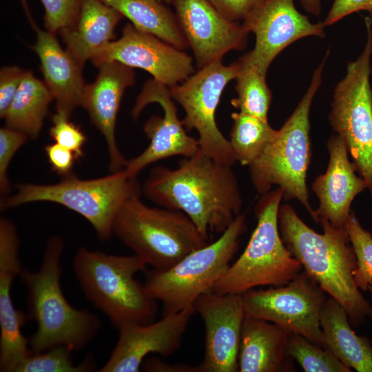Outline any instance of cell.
<instances>
[{"label": "cell", "instance_id": "cell-2", "mask_svg": "<svg viewBox=\"0 0 372 372\" xmlns=\"http://www.w3.org/2000/svg\"><path fill=\"white\" fill-rule=\"evenodd\" d=\"M278 222L285 245L303 270L342 305L351 325L363 324L372 307L355 284L356 258L344 227L320 220L323 234H318L287 204L280 206Z\"/></svg>", "mask_w": 372, "mask_h": 372}, {"label": "cell", "instance_id": "cell-16", "mask_svg": "<svg viewBox=\"0 0 372 372\" xmlns=\"http://www.w3.org/2000/svg\"><path fill=\"white\" fill-rule=\"evenodd\" d=\"M193 307L205 328L200 372L238 371V351L245 311L241 294L208 291Z\"/></svg>", "mask_w": 372, "mask_h": 372}, {"label": "cell", "instance_id": "cell-3", "mask_svg": "<svg viewBox=\"0 0 372 372\" xmlns=\"http://www.w3.org/2000/svg\"><path fill=\"white\" fill-rule=\"evenodd\" d=\"M63 249L60 236L50 237L39 269H22L19 276L27 290L28 316L37 324L36 331L28 338L33 353L58 345L81 350L101 328L96 316L73 307L63 294L61 286Z\"/></svg>", "mask_w": 372, "mask_h": 372}, {"label": "cell", "instance_id": "cell-20", "mask_svg": "<svg viewBox=\"0 0 372 372\" xmlns=\"http://www.w3.org/2000/svg\"><path fill=\"white\" fill-rule=\"evenodd\" d=\"M99 68L96 80L85 87L81 106L105 138L112 173L122 170L127 163L116 144L115 125L123 94L134 83L135 74L132 68L115 61Z\"/></svg>", "mask_w": 372, "mask_h": 372}, {"label": "cell", "instance_id": "cell-24", "mask_svg": "<svg viewBox=\"0 0 372 372\" xmlns=\"http://www.w3.org/2000/svg\"><path fill=\"white\" fill-rule=\"evenodd\" d=\"M123 15L101 0H81L76 21L59 31L66 50L83 68L84 63L114 37Z\"/></svg>", "mask_w": 372, "mask_h": 372}, {"label": "cell", "instance_id": "cell-28", "mask_svg": "<svg viewBox=\"0 0 372 372\" xmlns=\"http://www.w3.org/2000/svg\"><path fill=\"white\" fill-rule=\"evenodd\" d=\"M231 118L230 145L236 162L249 167L265 151L277 130L270 126L267 119L240 112H233Z\"/></svg>", "mask_w": 372, "mask_h": 372}, {"label": "cell", "instance_id": "cell-12", "mask_svg": "<svg viewBox=\"0 0 372 372\" xmlns=\"http://www.w3.org/2000/svg\"><path fill=\"white\" fill-rule=\"evenodd\" d=\"M247 314L275 323L325 347L320 316L327 293L302 270L287 284L241 293Z\"/></svg>", "mask_w": 372, "mask_h": 372}, {"label": "cell", "instance_id": "cell-5", "mask_svg": "<svg viewBox=\"0 0 372 372\" xmlns=\"http://www.w3.org/2000/svg\"><path fill=\"white\" fill-rule=\"evenodd\" d=\"M329 52L313 72L311 83L295 110L262 154L249 166L256 192L262 195L273 185L280 187L284 199L298 200L316 221L309 200L306 184L310 163L309 112L322 83V73Z\"/></svg>", "mask_w": 372, "mask_h": 372}, {"label": "cell", "instance_id": "cell-27", "mask_svg": "<svg viewBox=\"0 0 372 372\" xmlns=\"http://www.w3.org/2000/svg\"><path fill=\"white\" fill-rule=\"evenodd\" d=\"M53 99L45 83L35 78L31 71H25L19 89L3 117L6 127L36 138L41 130L48 106Z\"/></svg>", "mask_w": 372, "mask_h": 372}, {"label": "cell", "instance_id": "cell-1", "mask_svg": "<svg viewBox=\"0 0 372 372\" xmlns=\"http://www.w3.org/2000/svg\"><path fill=\"white\" fill-rule=\"evenodd\" d=\"M142 192L160 207L180 211L209 241L240 214L242 198L232 167L203 152L183 157L174 169L154 167Z\"/></svg>", "mask_w": 372, "mask_h": 372}, {"label": "cell", "instance_id": "cell-33", "mask_svg": "<svg viewBox=\"0 0 372 372\" xmlns=\"http://www.w3.org/2000/svg\"><path fill=\"white\" fill-rule=\"evenodd\" d=\"M52 122L50 134L54 141L71 150L76 159L83 157L86 136L79 127L70 122L69 116L59 112L52 116Z\"/></svg>", "mask_w": 372, "mask_h": 372}, {"label": "cell", "instance_id": "cell-10", "mask_svg": "<svg viewBox=\"0 0 372 372\" xmlns=\"http://www.w3.org/2000/svg\"><path fill=\"white\" fill-rule=\"evenodd\" d=\"M366 41L358 57L349 62L344 77L337 84L330 124L340 136L372 198V22L364 18Z\"/></svg>", "mask_w": 372, "mask_h": 372}, {"label": "cell", "instance_id": "cell-38", "mask_svg": "<svg viewBox=\"0 0 372 372\" xmlns=\"http://www.w3.org/2000/svg\"><path fill=\"white\" fill-rule=\"evenodd\" d=\"M359 11H366L372 22V0H333L323 21L325 26L331 25L344 17Z\"/></svg>", "mask_w": 372, "mask_h": 372}, {"label": "cell", "instance_id": "cell-32", "mask_svg": "<svg viewBox=\"0 0 372 372\" xmlns=\"http://www.w3.org/2000/svg\"><path fill=\"white\" fill-rule=\"evenodd\" d=\"M344 227L356 258L355 284L359 289L366 291L372 287V234L362 226L353 211Z\"/></svg>", "mask_w": 372, "mask_h": 372}, {"label": "cell", "instance_id": "cell-43", "mask_svg": "<svg viewBox=\"0 0 372 372\" xmlns=\"http://www.w3.org/2000/svg\"><path fill=\"white\" fill-rule=\"evenodd\" d=\"M158 1L163 3V2H165V3H172V0H158Z\"/></svg>", "mask_w": 372, "mask_h": 372}, {"label": "cell", "instance_id": "cell-18", "mask_svg": "<svg viewBox=\"0 0 372 372\" xmlns=\"http://www.w3.org/2000/svg\"><path fill=\"white\" fill-rule=\"evenodd\" d=\"M193 305L163 315L147 324H130L118 328V338L108 360L100 372H138L146 356L158 353L163 357L180 346L192 315Z\"/></svg>", "mask_w": 372, "mask_h": 372}, {"label": "cell", "instance_id": "cell-36", "mask_svg": "<svg viewBox=\"0 0 372 372\" xmlns=\"http://www.w3.org/2000/svg\"><path fill=\"white\" fill-rule=\"evenodd\" d=\"M25 71L17 66H6L0 71V116L3 118L16 94Z\"/></svg>", "mask_w": 372, "mask_h": 372}, {"label": "cell", "instance_id": "cell-15", "mask_svg": "<svg viewBox=\"0 0 372 372\" xmlns=\"http://www.w3.org/2000/svg\"><path fill=\"white\" fill-rule=\"evenodd\" d=\"M149 103L158 104L163 116H153L144 125L150 143L139 155L127 160L123 169L132 178H136L144 168L154 163L174 156L188 157L199 149L198 138L188 135L178 119L168 87L154 79L147 81L136 100L131 112L132 117L136 119Z\"/></svg>", "mask_w": 372, "mask_h": 372}, {"label": "cell", "instance_id": "cell-29", "mask_svg": "<svg viewBox=\"0 0 372 372\" xmlns=\"http://www.w3.org/2000/svg\"><path fill=\"white\" fill-rule=\"evenodd\" d=\"M265 76L254 68H241L236 79L237 98L231 101V105L240 112L267 119L272 94Z\"/></svg>", "mask_w": 372, "mask_h": 372}, {"label": "cell", "instance_id": "cell-21", "mask_svg": "<svg viewBox=\"0 0 372 372\" xmlns=\"http://www.w3.org/2000/svg\"><path fill=\"white\" fill-rule=\"evenodd\" d=\"M329 161L324 174L319 175L311 188L319 200L315 211L316 222L326 220L336 227H344L351 214L355 197L367 189L365 180L358 174L349 160L343 138L338 135L327 142Z\"/></svg>", "mask_w": 372, "mask_h": 372}, {"label": "cell", "instance_id": "cell-25", "mask_svg": "<svg viewBox=\"0 0 372 372\" xmlns=\"http://www.w3.org/2000/svg\"><path fill=\"white\" fill-rule=\"evenodd\" d=\"M320 327L325 348L340 362L358 372H372V342L355 334L344 309L330 296L321 312Z\"/></svg>", "mask_w": 372, "mask_h": 372}, {"label": "cell", "instance_id": "cell-6", "mask_svg": "<svg viewBox=\"0 0 372 372\" xmlns=\"http://www.w3.org/2000/svg\"><path fill=\"white\" fill-rule=\"evenodd\" d=\"M140 196L130 198L121 207L113 235L147 265L168 269L209 243L185 214L148 206Z\"/></svg>", "mask_w": 372, "mask_h": 372}, {"label": "cell", "instance_id": "cell-37", "mask_svg": "<svg viewBox=\"0 0 372 372\" xmlns=\"http://www.w3.org/2000/svg\"><path fill=\"white\" fill-rule=\"evenodd\" d=\"M217 10L232 22L243 21L264 0H209Z\"/></svg>", "mask_w": 372, "mask_h": 372}, {"label": "cell", "instance_id": "cell-30", "mask_svg": "<svg viewBox=\"0 0 372 372\" xmlns=\"http://www.w3.org/2000/svg\"><path fill=\"white\" fill-rule=\"evenodd\" d=\"M287 353L305 372L351 371L328 349L298 333H290Z\"/></svg>", "mask_w": 372, "mask_h": 372}, {"label": "cell", "instance_id": "cell-17", "mask_svg": "<svg viewBox=\"0 0 372 372\" xmlns=\"http://www.w3.org/2000/svg\"><path fill=\"white\" fill-rule=\"evenodd\" d=\"M176 16L194 55L203 68L234 50L245 48L249 31L225 18L209 0H172Z\"/></svg>", "mask_w": 372, "mask_h": 372}, {"label": "cell", "instance_id": "cell-39", "mask_svg": "<svg viewBox=\"0 0 372 372\" xmlns=\"http://www.w3.org/2000/svg\"><path fill=\"white\" fill-rule=\"evenodd\" d=\"M45 152L54 172L63 177L72 174L76 157L71 150L55 143L47 145Z\"/></svg>", "mask_w": 372, "mask_h": 372}, {"label": "cell", "instance_id": "cell-23", "mask_svg": "<svg viewBox=\"0 0 372 372\" xmlns=\"http://www.w3.org/2000/svg\"><path fill=\"white\" fill-rule=\"evenodd\" d=\"M291 333L275 323L246 313L238 351V371H296L293 360L287 353Z\"/></svg>", "mask_w": 372, "mask_h": 372}, {"label": "cell", "instance_id": "cell-19", "mask_svg": "<svg viewBox=\"0 0 372 372\" xmlns=\"http://www.w3.org/2000/svg\"><path fill=\"white\" fill-rule=\"evenodd\" d=\"M19 239L14 223L0 218V371L14 372L32 351L22 333L25 314L12 300L11 287L22 271L19 256Z\"/></svg>", "mask_w": 372, "mask_h": 372}, {"label": "cell", "instance_id": "cell-34", "mask_svg": "<svg viewBox=\"0 0 372 372\" xmlns=\"http://www.w3.org/2000/svg\"><path fill=\"white\" fill-rule=\"evenodd\" d=\"M45 8V25L52 33L71 26L77 19L81 0H41Z\"/></svg>", "mask_w": 372, "mask_h": 372}, {"label": "cell", "instance_id": "cell-22", "mask_svg": "<svg viewBox=\"0 0 372 372\" xmlns=\"http://www.w3.org/2000/svg\"><path fill=\"white\" fill-rule=\"evenodd\" d=\"M29 19L37 32L32 49L40 59L44 83L56 101V112L70 117L74 109L81 104L85 87L82 67L62 49L54 33L41 30Z\"/></svg>", "mask_w": 372, "mask_h": 372}, {"label": "cell", "instance_id": "cell-7", "mask_svg": "<svg viewBox=\"0 0 372 372\" xmlns=\"http://www.w3.org/2000/svg\"><path fill=\"white\" fill-rule=\"evenodd\" d=\"M141 193L136 178L129 177L123 169L88 180L71 174L56 184L17 185L14 194L1 197L0 207L4 210L39 201L57 203L82 216L98 238L107 240L113 235V225L121 207Z\"/></svg>", "mask_w": 372, "mask_h": 372}, {"label": "cell", "instance_id": "cell-31", "mask_svg": "<svg viewBox=\"0 0 372 372\" xmlns=\"http://www.w3.org/2000/svg\"><path fill=\"white\" fill-rule=\"evenodd\" d=\"M71 349L58 345L45 351L32 353L22 360L14 372H87L95 369L91 358L74 364Z\"/></svg>", "mask_w": 372, "mask_h": 372}, {"label": "cell", "instance_id": "cell-35", "mask_svg": "<svg viewBox=\"0 0 372 372\" xmlns=\"http://www.w3.org/2000/svg\"><path fill=\"white\" fill-rule=\"evenodd\" d=\"M28 138L25 133L6 126L0 129V192L3 197L10 190L8 175L10 162Z\"/></svg>", "mask_w": 372, "mask_h": 372}, {"label": "cell", "instance_id": "cell-4", "mask_svg": "<svg viewBox=\"0 0 372 372\" xmlns=\"http://www.w3.org/2000/svg\"><path fill=\"white\" fill-rule=\"evenodd\" d=\"M146 264L135 254L117 256L80 247L73 269L85 298L117 329L154 321L156 300L135 275Z\"/></svg>", "mask_w": 372, "mask_h": 372}, {"label": "cell", "instance_id": "cell-41", "mask_svg": "<svg viewBox=\"0 0 372 372\" xmlns=\"http://www.w3.org/2000/svg\"><path fill=\"white\" fill-rule=\"evenodd\" d=\"M303 9L309 14L318 16L322 9L321 0H300Z\"/></svg>", "mask_w": 372, "mask_h": 372}, {"label": "cell", "instance_id": "cell-9", "mask_svg": "<svg viewBox=\"0 0 372 372\" xmlns=\"http://www.w3.org/2000/svg\"><path fill=\"white\" fill-rule=\"evenodd\" d=\"M247 229L246 215L240 214L216 240L191 252L168 269L147 271L145 287L163 304V315L193 305L200 296L211 291L229 267Z\"/></svg>", "mask_w": 372, "mask_h": 372}, {"label": "cell", "instance_id": "cell-13", "mask_svg": "<svg viewBox=\"0 0 372 372\" xmlns=\"http://www.w3.org/2000/svg\"><path fill=\"white\" fill-rule=\"evenodd\" d=\"M256 37L254 49L238 62L266 75L271 62L285 48L302 38L324 37L323 21L311 23L296 8L294 0H264L243 21Z\"/></svg>", "mask_w": 372, "mask_h": 372}, {"label": "cell", "instance_id": "cell-8", "mask_svg": "<svg viewBox=\"0 0 372 372\" xmlns=\"http://www.w3.org/2000/svg\"><path fill=\"white\" fill-rule=\"evenodd\" d=\"M282 198L279 187L262 195L255 210L257 225L247 247L210 291L241 294L259 286H282L303 270L280 237L278 216Z\"/></svg>", "mask_w": 372, "mask_h": 372}, {"label": "cell", "instance_id": "cell-14", "mask_svg": "<svg viewBox=\"0 0 372 372\" xmlns=\"http://www.w3.org/2000/svg\"><path fill=\"white\" fill-rule=\"evenodd\" d=\"M90 60L97 67L115 61L132 68L143 69L169 88L194 73L190 56L132 23L123 28L119 39L104 45Z\"/></svg>", "mask_w": 372, "mask_h": 372}, {"label": "cell", "instance_id": "cell-40", "mask_svg": "<svg viewBox=\"0 0 372 372\" xmlns=\"http://www.w3.org/2000/svg\"><path fill=\"white\" fill-rule=\"evenodd\" d=\"M142 368L145 371L153 372H200L199 365L187 364H167L157 358L145 360Z\"/></svg>", "mask_w": 372, "mask_h": 372}, {"label": "cell", "instance_id": "cell-26", "mask_svg": "<svg viewBox=\"0 0 372 372\" xmlns=\"http://www.w3.org/2000/svg\"><path fill=\"white\" fill-rule=\"evenodd\" d=\"M127 17L138 29L153 34L174 47H189L176 14L158 0H101Z\"/></svg>", "mask_w": 372, "mask_h": 372}, {"label": "cell", "instance_id": "cell-42", "mask_svg": "<svg viewBox=\"0 0 372 372\" xmlns=\"http://www.w3.org/2000/svg\"><path fill=\"white\" fill-rule=\"evenodd\" d=\"M368 290H369V292L371 293V298H372V287L369 286V287H368ZM370 317L372 318V313H371V314L370 315Z\"/></svg>", "mask_w": 372, "mask_h": 372}, {"label": "cell", "instance_id": "cell-11", "mask_svg": "<svg viewBox=\"0 0 372 372\" xmlns=\"http://www.w3.org/2000/svg\"><path fill=\"white\" fill-rule=\"evenodd\" d=\"M240 71L238 61L225 65L222 60H218L169 88L172 99L185 112L181 121L184 127L197 131L200 149L218 163L231 167L236 160L229 141L216 125L215 113L225 87Z\"/></svg>", "mask_w": 372, "mask_h": 372}]
</instances>
